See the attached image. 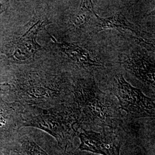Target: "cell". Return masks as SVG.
I'll return each mask as SVG.
<instances>
[{
    "label": "cell",
    "mask_w": 155,
    "mask_h": 155,
    "mask_svg": "<svg viewBox=\"0 0 155 155\" xmlns=\"http://www.w3.org/2000/svg\"><path fill=\"white\" fill-rule=\"evenodd\" d=\"M23 106L20 127H35L45 131L66 151L77 133L75 125L79 120L75 106L61 104L47 108Z\"/></svg>",
    "instance_id": "cell-1"
},
{
    "label": "cell",
    "mask_w": 155,
    "mask_h": 155,
    "mask_svg": "<svg viewBox=\"0 0 155 155\" xmlns=\"http://www.w3.org/2000/svg\"><path fill=\"white\" fill-rule=\"evenodd\" d=\"M73 93L79 122L111 128L119 124L121 114L118 108L93 79L79 80L74 86Z\"/></svg>",
    "instance_id": "cell-2"
},
{
    "label": "cell",
    "mask_w": 155,
    "mask_h": 155,
    "mask_svg": "<svg viewBox=\"0 0 155 155\" xmlns=\"http://www.w3.org/2000/svg\"><path fill=\"white\" fill-rule=\"evenodd\" d=\"M11 84L16 102L22 105L47 108L61 104L64 82L52 74L30 72L20 74Z\"/></svg>",
    "instance_id": "cell-3"
},
{
    "label": "cell",
    "mask_w": 155,
    "mask_h": 155,
    "mask_svg": "<svg viewBox=\"0 0 155 155\" xmlns=\"http://www.w3.org/2000/svg\"><path fill=\"white\" fill-rule=\"evenodd\" d=\"M47 19L34 18L26 26L21 35L16 36L4 45L3 55L9 61L17 64L32 63L42 47L37 42L38 33L50 24Z\"/></svg>",
    "instance_id": "cell-4"
},
{
    "label": "cell",
    "mask_w": 155,
    "mask_h": 155,
    "mask_svg": "<svg viewBox=\"0 0 155 155\" xmlns=\"http://www.w3.org/2000/svg\"><path fill=\"white\" fill-rule=\"evenodd\" d=\"M114 78L113 91L122 110L136 118L155 117L153 100L130 85L122 74H117Z\"/></svg>",
    "instance_id": "cell-5"
},
{
    "label": "cell",
    "mask_w": 155,
    "mask_h": 155,
    "mask_svg": "<svg viewBox=\"0 0 155 155\" xmlns=\"http://www.w3.org/2000/svg\"><path fill=\"white\" fill-rule=\"evenodd\" d=\"M79 137V150L102 155H120L121 142L113 132L105 130L95 132L83 129Z\"/></svg>",
    "instance_id": "cell-6"
},
{
    "label": "cell",
    "mask_w": 155,
    "mask_h": 155,
    "mask_svg": "<svg viewBox=\"0 0 155 155\" xmlns=\"http://www.w3.org/2000/svg\"><path fill=\"white\" fill-rule=\"evenodd\" d=\"M23 108L16 102L0 100V147H5L7 140L20 128Z\"/></svg>",
    "instance_id": "cell-7"
},
{
    "label": "cell",
    "mask_w": 155,
    "mask_h": 155,
    "mask_svg": "<svg viewBox=\"0 0 155 155\" xmlns=\"http://www.w3.org/2000/svg\"><path fill=\"white\" fill-rule=\"evenodd\" d=\"M127 59L120 62L124 68L140 81L155 88V63L141 51H132Z\"/></svg>",
    "instance_id": "cell-8"
},
{
    "label": "cell",
    "mask_w": 155,
    "mask_h": 155,
    "mask_svg": "<svg viewBox=\"0 0 155 155\" xmlns=\"http://www.w3.org/2000/svg\"><path fill=\"white\" fill-rule=\"evenodd\" d=\"M56 47L74 64L85 68L102 67L103 63L89 51L79 45L63 41L59 43L51 36Z\"/></svg>",
    "instance_id": "cell-9"
},
{
    "label": "cell",
    "mask_w": 155,
    "mask_h": 155,
    "mask_svg": "<svg viewBox=\"0 0 155 155\" xmlns=\"http://www.w3.org/2000/svg\"><path fill=\"white\" fill-rule=\"evenodd\" d=\"M93 13L97 20L96 25L97 32L105 29H116L121 33L123 31H129L140 37H143V35H145V32L129 21L122 13H117L107 18L100 17L95 12Z\"/></svg>",
    "instance_id": "cell-10"
},
{
    "label": "cell",
    "mask_w": 155,
    "mask_h": 155,
    "mask_svg": "<svg viewBox=\"0 0 155 155\" xmlns=\"http://www.w3.org/2000/svg\"><path fill=\"white\" fill-rule=\"evenodd\" d=\"M13 141L9 149L17 155H50L33 140L27 136H22Z\"/></svg>",
    "instance_id": "cell-11"
},
{
    "label": "cell",
    "mask_w": 155,
    "mask_h": 155,
    "mask_svg": "<svg viewBox=\"0 0 155 155\" xmlns=\"http://www.w3.org/2000/svg\"><path fill=\"white\" fill-rule=\"evenodd\" d=\"M94 11L91 1H82L79 11L72 18V22L74 26L78 29L83 28L89 22Z\"/></svg>",
    "instance_id": "cell-12"
},
{
    "label": "cell",
    "mask_w": 155,
    "mask_h": 155,
    "mask_svg": "<svg viewBox=\"0 0 155 155\" xmlns=\"http://www.w3.org/2000/svg\"><path fill=\"white\" fill-rule=\"evenodd\" d=\"M10 91H11L10 84L0 83V95L6 94Z\"/></svg>",
    "instance_id": "cell-13"
},
{
    "label": "cell",
    "mask_w": 155,
    "mask_h": 155,
    "mask_svg": "<svg viewBox=\"0 0 155 155\" xmlns=\"http://www.w3.org/2000/svg\"><path fill=\"white\" fill-rule=\"evenodd\" d=\"M9 5V2L6 1H0V16L6 11Z\"/></svg>",
    "instance_id": "cell-14"
},
{
    "label": "cell",
    "mask_w": 155,
    "mask_h": 155,
    "mask_svg": "<svg viewBox=\"0 0 155 155\" xmlns=\"http://www.w3.org/2000/svg\"><path fill=\"white\" fill-rule=\"evenodd\" d=\"M11 150L6 147H0V155H11Z\"/></svg>",
    "instance_id": "cell-15"
}]
</instances>
